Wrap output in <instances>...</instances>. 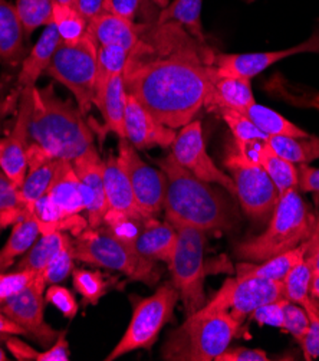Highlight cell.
I'll return each instance as SVG.
<instances>
[{"label":"cell","mask_w":319,"mask_h":361,"mask_svg":"<svg viewBox=\"0 0 319 361\" xmlns=\"http://www.w3.org/2000/svg\"><path fill=\"white\" fill-rule=\"evenodd\" d=\"M45 290L46 283L38 274L26 290L0 304V311L15 321L25 331V336L44 347H49L62 331H56L45 321Z\"/></svg>","instance_id":"cell-14"},{"label":"cell","mask_w":319,"mask_h":361,"mask_svg":"<svg viewBox=\"0 0 319 361\" xmlns=\"http://www.w3.org/2000/svg\"><path fill=\"white\" fill-rule=\"evenodd\" d=\"M87 32L96 47L117 45L132 51L139 39V23L102 12L88 22Z\"/></svg>","instance_id":"cell-22"},{"label":"cell","mask_w":319,"mask_h":361,"mask_svg":"<svg viewBox=\"0 0 319 361\" xmlns=\"http://www.w3.org/2000/svg\"><path fill=\"white\" fill-rule=\"evenodd\" d=\"M177 242V229L168 222L156 218L146 219L134 242L138 254L153 262L170 264Z\"/></svg>","instance_id":"cell-21"},{"label":"cell","mask_w":319,"mask_h":361,"mask_svg":"<svg viewBox=\"0 0 319 361\" xmlns=\"http://www.w3.org/2000/svg\"><path fill=\"white\" fill-rule=\"evenodd\" d=\"M149 2H151V4H153V5H156L157 8H161V9H164L165 6H168L170 0H149Z\"/></svg>","instance_id":"cell-59"},{"label":"cell","mask_w":319,"mask_h":361,"mask_svg":"<svg viewBox=\"0 0 319 361\" xmlns=\"http://www.w3.org/2000/svg\"><path fill=\"white\" fill-rule=\"evenodd\" d=\"M203 0H173L168 6L158 11L157 22H175L182 25L196 39L206 42L201 25Z\"/></svg>","instance_id":"cell-30"},{"label":"cell","mask_w":319,"mask_h":361,"mask_svg":"<svg viewBox=\"0 0 319 361\" xmlns=\"http://www.w3.org/2000/svg\"><path fill=\"white\" fill-rule=\"evenodd\" d=\"M313 274L309 261L305 258L301 261L292 271L282 281L283 283V297L289 302L298 304L304 308L316 302L311 295V282Z\"/></svg>","instance_id":"cell-38"},{"label":"cell","mask_w":319,"mask_h":361,"mask_svg":"<svg viewBox=\"0 0 319 361\" xmlns=\"http://www.w3.org/2000/svg\"><path fill=\"white\" fill-rule=\"evenodd\" d=\"M78 176L89 228H99L108 210L104 189V160L95 147L73 161Z\"/></svg>","instance_id":"cell-18"},{"label":"cell","mask_w":319,"mask_h":361,"mask_svg":"<svg viewBox=\"0 0 319 361\" xmlns=\"http://www.w3.org/2000/svg\"><path fill=\"white\" fill-rule=\"evenodd\" d=\"M157 15L139 23V39L123 77L130 95L177 130L207 105L216 52L179 23H158Z\"/></svg>","instance_id":"cell-1"},{"label":"cell","mask_w":319,"mask_h":361,"mask_svg":"<svg viewBox=\"0 0 319 361\" xmlns=\"http://www.w3.org/2000/svg\"><path fill=\"white\" fill-rule=\"evenodd\" d=\"M48 196L66 214H81L85 210L80 180L73 161L59 160Z\"/></svg>","instance_id":"cell-25"},{"label":"cell","mask_w":319,"mask_h":361,"mask_svg":"<svg viewBox=\"0 0 319 361\" xmlns=\"http://www.w3.org/2000/svg\"><path fill=\"white\" fill-rule=\"evenodd\" d=\"M219 114L227 124V127L233 135V141L236 144H239V146H247V144L269 140V137L266 134H263L244 113L234 111V110H226L225 108V110L219 111Z\"/></svg>","instance_id":"cell-42"},{"label":"cell","mask_w":319,"mask_h":361,"mask_svg":"<svg viewBox=\"0 0 319 361\" xmlns=\"http://www.w3.org/2000/svg\"><path fill=\"white\" fill-rule=\"evenodd\" d=\"M39 235L41 229L38 224L33 221L32 216L25 213L23 218L12 226L8 242L0 249V272H5L9 267H12L18 257L25 255L33 243L37 242Z\"/></svg>","instance_id":"cell-29"},{"label":"cell","mask_w":319,"mask_h":361,"mask_svg":"<svg viewBox=\"0 0 319 361\" xmlns=\"http://www.w3.org/2000/svg\"><path fill=\"white\" fill-rule=\"evenodd\" d=\"M25 38H27L16 9L6 0H0V62L18 65L23 62Z\"/></svg>","instance_id":"cell-26"},{"label":"cell","mask_w":319,"mask_h":361,"mask_svg":"<svg viewBox=\"0 0 319 361\" xmlns=\"http://www.w3.org/2000/svg\"><path fill=\"white\" fill-rule=\"evenodd\" d=\"M39 272L35 271H15L11 274L0 272V304L8 298L22 293L32 282L37 279Z\"/></svg>","instance_id":"cell-43"},{"label":"cell","mask_w":319,"mask_h":361,"mask_svg":"<svg viewBox=\"0 0 319 361\" xmlns=\"http://www.w3.org/2000/svg\"><path fill=\"white\" fill-rule=\"evenodd\" d=\"M173 226L177 229V242L168 268L171 282L180 294L187 315H190L207 302L204 295L206 232L184 224Z\"/></svg>","instance_id":"cell-7"},{"label":"cell","mask_w":319,"mask_h":361,"mask_svg":"<svg viewBox=\"0 0 319 361\" xmlns=\"http://www.w3.org/2000/svg\"><path fill=\"white\" fill-rule=\"evenodd\" d=\"M65 334L66 333L62 331L56 338V341L52 345H49L48 350L39 353L37 361H68L70 354H69V343Z\"/></svg>","instance_id":"cell-52"},{"label":"cell","mask_w":319,"mask_h":361,"mask_svg":"<svg viewBox=\"0 0 319 361\" xmlns=\"http://www.w3.org/2000/svg\"><path fill=\"white\" fill-rule=\"evenodd\" d=\"M171 154L179 161V164H182L197 178L211 185H218L236 197L233 178L230 174L220 170L215 160L207 153L201 123L199 120L190 121L177 133L171 146Z\"/></svg>","instance_id":"cell-13"},{"label":"cell","mask_w":319,"mask_h":361,"mask_svg":"<svg viewBox=\"0 0 319 361\" xmlns=\"http://www.w3.org/2000/svg\"><path fill=\"white\" fill-rule=\"evenodd\" d=\"M318 216L296 189L280 195L279 203L259 236L242 242L236 255L240 261L262 262L308 242L316 229Z\"/></svg>","instance_id":"cell-4"},{"label":"cell","mask_w":319,"mask_h":361,"mask_svg":"<svg viewBox=\"0 0 319 361\" xmlns=\"http://www.w3.org/2000/svg\"><path fill=\"white\" fill-rule=\"evenodd\" d=\"M305 310L309 317V330L299 345L305 360H315L319 357V304L313 302Z\"/></svg>","instance_id":"cell-46"},{"label":"cell","mask_w":319,"mask_h":361,"mask_svg":"<svg viewBox=\"0 0 319 361\" xmlns=\"http://www.w3.org/2000/svg\"><path fill=\"white\" fill-rule=\"evenodd\" d=\"M94 131L80 106L56 95L54 84L33 90L27 163L74 161L95 147Z\"/></svg>","instance_id":"cell-2"},{"label":"cell","mask_w":319,"mask_h":361,"mask_svg":"<svg viewBox=\"0 0 319 361\" xmlns=\"http://www.w3.org/2000/svg\"><path fill=\"white\" fill-rule=\"evenodd\" d=\"M285 298L282 281L261 278H230L226 279L218 294L207 301L199 311L229 312L243 324L259 307Z\"/></svg>","instance_id":"cell-11"},{"label":"cell","mask_w":319,"mask_h":361,"mask_svg":"<svg viewBox=\"0 0 319 361\" xmlns=\"http://www.w3.org/2000/svg\"><path fill=\"white\" fill-rule=\"evenodd\" d=\"M130 51L117 45L98 47L96 54V84H95V98L94 105H98L106 84L115 75L124 74Z\"/></svg>","instance_id":"cell-32"},{"label":"cell","mask_w":319,"mask_h":361,"mask_svg":"<svg viewBox=\"0 0 319 361\" xmlns=\"http://www.w3.org/2000/svg\"><path fill=\"white\" fill-rule=\"evenodd\" d=\"M269 146L294 164H309L319 160V137H269Z\"/></svg>","instance_id":"cell-34"},{"label":"cell","mask_w":319,"mask_h":361,"mask_svg":"<svg viewBox=\"0 0 319 361\" xmlns=\"http://www.w3.org/2000/svg\"><path fill=\"white\" fill-rule=\"evenodd\" d=\"M255 95L251 85V80L225 75L215 71L211 82V94L206 108L210 110H234L244 113L247 108L255 104Z\"/></svg>","instance_id":"cell-19"},{"label":"cell","mask_w":319,"mask_h":361,"mask_svg":"<svg viewBox=\"0 0 319 361\" xmlns=\"http://www.w3.org/2000/svg\"><path fill=\"white\" fill-rule=\"evenodd\" d=\"M299 54H319V29L312 33L309 39L301 42L292 48L275 51V52H251V54H218L215 58L216 71L225 75L242 77L252 80L261 72Z\"/></svg>","instance_id":"cell-16"},{"label":"cell","mask_w":319,"mask_h":361,"mask_svg":"<svg viewBox=\"0 0 319 361\" xmlns=\"http://www.w3.org/2000/svg\"><path fill=\"white\" fill-rule=\"evenodd\" d=\"M5 343L12 353V355L19 361H37L39 351L26 344L25 341L19 340L18 336H9L5 338Z\"/></svg>","instance_id":"cell-53"},{"label":"cell","mask_w":319,"mask_h":361,"mask_svg":"<svg viewBox=\"0 0 319 361\" xmlns=\"http://www.w3.org/2000/svg\"><path fill=\"white\" fill-rule=\"evenodd\" d=\"M61 44V38L54 25L45 26V30L42 32L41 38L35 44L29 55L23 59L22 68L18 77V92L20 94L26 88L37 87L38 80L42 74H45L51 59Z\"/></svg>","instance_id":"cell-24"},{"label":"cell","mask_w":319,"mask_h":361,"mask_svg":"<svg viewBox=\"0 0 319 361\" xmlns=\"http://www.w3.org/2000/svg\"><path fill=\"white\" fill-rule=\"evenodd\" d=\"M308 249H306V259L311 264L312 268V274L319 275V239L316 238H311L308 242Z\"/></svg>","instance_id":"cell-56"},{"label":"cell","mask_w":319,"mask_h":361,"mask_svg":"<svg viewBox=\"0 0 319 361\" xmlns=\"http://www.w3.org/2000/svg\"><path fill=\"white\" fill-rule=\"evenodd\" d=\"M179 301L180 294L171 281L160 285L153 295L134 301L130 326L105 360L113 361L137 350L151 348L165 324L173 318L174 308Z\"/></svg>","instance_id":"cell-8"},{"label":"cell","mask_w":319,"mask_h":361,"mask_svg":"<svg viewBox=\"0 0 319 361\" xmlns=\"http://www.w3.org/2000/svg\"><path fill=\"white\" fill-rule=\"evenodd\" d=\"M128 101V92L125 90L123 74L115 75L106 84V88L98 102V108L104 118L102 133H113L120 140H125V108Z\"/></svg>","instance_id":"cell-27"},{"label":"cell","mask_w":319,"mask_h":361,"mask_svg":"<svg viewBox=\"0 0 319 361\" xmlns=\"http://www.w3.org/2000/svg\"><path fill=\"white\" fill-rule=\"evenodd\" d=\"M104 4L105 0H75L74 8L89 22L104 12Z\"/></svg>","instance_id":"cell-54"},{"label":"cell","mask_w":319,"mask_h":361,"mask_svg":"<svg viewBox=\"0 0 319 361\" xmlns=\"http://www.w3.org/2000/svg\"><path fill=\"white\" fill-rule=\"evenodd\" d=\"M244 114L249 117L254 124L268 137H306L309 133H306L304 128L295 126L292 121H289L287 117L270 110V108L259 104H254L252 106L247 108Z\"/></svg>","instance_id":"cell-33"},{"label":"cell","mask_w":319,"mask_h":361,"mask_svg":"<svg viewBox=\"0 0 319 361\" xmlns=\"http://www.w3.org/2000/svg\"><path fill=\"white\" fill-rule=\"evenodd\" d=\"M54 4H61V5H69V6H74L75 0H54Z\"/></svg>","instance_id":"cell-60"},{"label":"cell","mask_w":319,"mask_h":361,"mask_svg":"<svg viewBox=\"0 0 319 361\" xmlns=\"http://www.w3.org/2000/svg\"><path fill=\"white\" fill-rule=\"evenodd\" d=\"M223 163L233 178L236 197L243 212L254 221L269 222L280 193L268 173L258 163L247 159L234 141L227 147Z\"/></svg>","instance_id":"cell-10"},{"label":"cell","mask_w":319,"mask_h":361,"mask_svg":"<svg viewBox=\"0 0 319 361\" xmlns=\"http://www.w3.org/2000/svg\"><path fill=\"white\" fill-rule=\"evenodd\" d=\"M311 295L315 300H319V275H315L311 282Z\"/></svg>","instance_id":"cell-58"},{"label":"cell","mask_w":319,"mask_h":361,"mask_svg":"<svg viewBox=\"0 0 319 361\" xmlns=\"http://www.w3.org/2000/svg\"><path fill=\"white\" fill-rule=\"evenodd\" d=\"M25 209L19 188L0 170V212Z\"/></svg>","instance_id":"cell-48"},{"label":"cell","mask_w":319,"mask_h":361,"mask_svg":"<svg viewBox=\"0 0 319 361\" xmlns=\"http://www.w3.org/2000/svg\"><path fill=\"white\" fill-rule=\"evenodd\" d=\"M298 166V190L306 193H319V169L309 164Z\"/></svg>","instance_id":"cell-51"},{"label":"cell","mask_w":319,"mask_h":361,"mask_svg":"<svg viewBox=\"0 0 319 361\" xmlns=\"http://www.w3.org/2000/svg\"><path fill=\"white\" fill-rule=\"evenodd\" d=\"M243 333V324L229 312L196 311L168 334L161 357L171 361L216 360Z\"/></svg>","instance_id":"cell-5"},{"label":"cell","mask_w":319,"mask_h":361,"mask_svg":"<svg viewBox=\"0 0 319 361\" xmlns=\"http://www.w3.org/2000/svg\"><path fill=\"white\" fill-rule=\"evenodd\" d=\"M312 238L319 239V219H318V225H316V229H315V233H313V236H312Z\"/></svg>","instance_id":"cell-62"},{"label":"cell","mask_w":319,"mask_h":361,"mask_svg":"<svg viewBox=\"0 0 319 361\" xmlns=\"http://www.w3.org/2000/svg\"><path fill=\"white\" fill-rule=\"evenodd\" d=\"M256 163L268 173L280 195L298 188V166L279 156L269 142L261 149Z\"/></svg>","instance_id":"cell-31"},{"label":"cell","mask_w":319,"mask_h":361,"mask_svg":"<svg viewBox=\"0 0 319 361\" xmlns=\"http://www.w3.org/2000/svg\"><path fill=\"white\" fill-rule=\"evenodd\" d=\"M125 140L137 150L173 146L177 131L158 121L149 110L128 94L125 108Z\"/></svg>","instance_id":"cell-17"},{"label":"cell","mask_w":319,"mask_h":361,"mask_svg":"<svg viewBox=\"0 0 319 361\" xmlns=\"http://www.w3.org/2000/svg\"><path fill=\"white\" fill-rule=\"evenodd\" d=\"M25 210L33 221L38 224L41 235L62 232L69 233L74 238L78 236L84 229L88 228V219L82 218L81 214H66L63 213L48 195L39 200L33 202L29 206H25Z\"/></svg>","instance_id":"cell-23"},{"label":"cell","mask_w":319,"mask_h":361,"mask_svg":"<svg viewBox=\"0 0 319 361\" xmlns=\"http://www.w3.org/2000/svg\"><path fill=\"white\" fill-rule=\"evenodd\" d=\"M15 9L26 36H29L38 27L51 25L54 0H16Z\"/></svg>","instance_id":"cell-40"},{"label":"cell","mask_w":319,"mask_h":361,"mask_svg":"<svg viewBox=\"0 0 319 361\" xmlns=\"http://www.w3.org/2000/svg\"><path fill=\"white\" fill-rule=\"evenodd\" d=\"M98 47L87 35L75 44L61 42L51 59L45 74L62 84L75 97L84 116L91 111L96 84Z\"/></svg>","instance_id":"cell-9"},{"label":"cell","mask_w":319,"mask_h":361,"mask_svg":"<svg viewBox=\"0 0 319 361\" xmlns=\"http://www.w3.org/2000/svg\"><path fill=\"white\" fill-rule=\"evenodd\" d=\"M65 239V233L52 232L41 236L38 242H35L33 246L26 252L23 258L16 264L18 271H35L42 272L51 259L56 255V252L61 249Z\"/></svg>","instance_id":"cell-36"},{"label":"cell","mask_w":319,"mask_h":361,"mask_svg":"<svg viewBox=\"0 0 319 361\" xmlns=\"http://www.w3.org/2000/svg\"><path fill=\"white\" fill-rule=\"evenodd\" d=\"M157 164L167 177L165 221L196 226L206 233L233 228L236 212L220 190L187 171L171 153Z\"/></svg>","instance_id":"cell-3"},{"label":"cell","mask_w":319,"mask_h":361,"mask_svg":"<svg viewBox=\"0 0 319 361\" xmlns=\"http://www.w3.org/2000/svg\"><path fill=\"white\" fill-rule=\"evenodd\" d=\"M269 355L261 348L227 347L216 361H268Z\"/></svg>","instance_id":"cell-50"},{"label":"cell","mask_w":319,"mask_h":361,"mask_svg":"<svg viewBox=\"0 0 319 361\" xmlns=\"http://www.w3.org/2000/svg\"><path fill=\"white\" fill-rule=\"evenodd\" d=\"M104 189L108 210L128 214L135 219H146L137 206L130 180L114 154L104 160Z\"/></svg>","instance_id":"cell-20"},{"label":"cell","mask_w":319,"mask_h":361,"mask_svg":"<svg viewBox=\"0 0 319 361\" xmlns=\"http://www.w3.org/2000/svg\"><path fill=\"white\" fill-rule=\"evenodd\" d=\"M33 90L26 88L20 92V104L12 131L0 138V170L20 188L27 174V147H29V123L33 110Z\"/></svg>","instance_id":"cell-15"},{"label":"cell","mask_w":319,"mask_h":361,"mask_svg":"<svg viewBox=\"0 0 319 361\" xmlns=\"http://www.w3.org/2000/svg\"><path fill=\"white\" fill-rule=\"evenodd\" d=\"M117 159L124 169L137 202V206L146 219L156 218L164 210L167 177L163 170L149 166L137 153L128 140H120Z\"/></svg>","instance_id":"cell-12"},{"label":"cell","mask_w":319,"mask_h":361,"mask_svg":"<svg viewBox=\"0 0 319 361\" xmlns=\"http://www.w3.org/2000/svg\"><path fill=\"white\" fill-rule=\"evenodd\" d=\"M73 283L75 291L82 297L85 305H96L108 293V282L99 271L75 268L73 271Z\"/></svg>","instance_id":"cell-41"},{"label":"cell","mask_w":319,"mask_h":361,"mask_svg":"<svg viewBox=\"0 0 319 361\" xmlns=\"http://www.w3.org/2000/svg\"><path fill=\"white\" fill-rule=\"evenodd\" d=\"M25 209L18 210H4L0 212V231H4L9 226H13L18 221H20L25 216Z\"/></svg>","instance_id":"cell-57"},{"label":"cell","mask_w":319,"mask_h":361,"mask_svg":"<svg viewBox=\"0 0 319 361\" xmlns=\"http://www.w3.org/2000/svg\"><path fill=\"white\" fill-rule=\"evenodd\" d=\"M45 300H46V302H49L55 308H58L63 314L65 318L73 319L78 314V310H80L78 302H77L74 294L65 286H61L58 283L49 285L46 288Z\"/></svg>","instance_id":"cell-45"},{"label":"cell","mask_w":319,"mask_h":361,"mask_svg":"<svg viewBox=\"0 0 319 361\" xmlns=\"http://www.w3.org/2000/svg\"><path fill=\"white\" fill-rule=\"evenodd\" d=\"M6 360H9V358H8V355L5 354V351L2 350V347H0V361H6Z\"/></svg>","instance_id":"cell-61"},{"label":"cell","mask_w":319,"mask_h":361,"mask_svg":"<svg viewBox=\"0 0 319 361\" xmlns=\"http://www.w3.org/2000/svg\"><path fill=\"white\" fill-rule=\"evenodd\" d=\"M144 4L146 0H105L104 12L135 22V18L139 15Z\"/></svg>","instance_id":"cell-49"},{"label":"cell","mask_w":319,"mask_h":361,"mask_svg":"<svg viewBox=\"0 0 319 361\" xmlns=\"http://www.w3.org/2000/svg\"><path fill=\"white\" fill-rule=\"evenodd\" d=\"M75 239V258L80 262L114 269L131 281L156 285L161 276L157 262L141 257L135 246L115 236L106 226L87 228Z\"/></svg>","instance_id":"cell-6"},{"label":"cell","mask_w":319,"mask_h":361,"mask_svg":"<svg viewBox=\"0 0 319 361\" xmlns=\"http://www.w3.org/2000/svg\"><path fill=\"white\" fill-rule=\"evenodd\" d=\"M58 163L59 160H44L39 163L29 164L25 182L19 188L20 197L25 206H29L48 195Z\"/></svg>","instance_id":"cell-35"},{"label":"cell","mask_w":319,"mask_h":361,"mask_svg":"<svg viewBox=\"0 0 319 361\" xmlns=\"http://www.w3.org/2000/svg\"><path fill=\"white\" fill-rule=\"evenodd\" d=\"M9 336H25V331L15 321H12L0 311V338H6Z\"/></svg>","instance_id":"cell-55"},{"label":"cell","mask_w":319,"mask_h":361,"mask_svg":"<svg viewBox=\"0 0 319 361\" xmlns=\"http://www.w3.org/2000/svg\"><path fill=\"white\" fill-rule=\"evenodd\" d=\"M283 331L291 334L298 343L305 337L309 330V317L304 307L289 302L285 307V319H283Z\"/></svg>","instance_id":"cell-44"},{"label":"cell","mask_w":319,"mask_h":361,"mask_svg":"<svg viewBox=\"0 0 319 361\" xmlns=\"http://www.w3.org/2000/svg\"><path fill=\"white\" fill-rule=\"evenodd\" d=\"M51 25L55 26L63 44L78 42L88 30V22L74 6L61 4H54Z\"/></svg>","instance_id":"cell-37"},{"label":"cell","mask_w":319,"mask_h":361,"mask_svg":"<svg viewBox=\"0 0 319 361\" xmlns=\"http://www.w3.org/2000/svg\"><path fill=\"white\" fill-rule=\"evenodd\" d=\"M288 304V300L282 298L269 304H265L259 307L256 311L251 314V318L261 326H270L276 329L283 327V319H285V307Z\"/></svg>","instance_id":"cell-47"},{"label":"cell","mask_w":319,"mask_h":361,"mask_svg":"<svg viewBox=\"0 0 319 361\" xmlns=\"http://www.w3.org/2000/svg\"><path fill=\"white\" fill-rule=\"evenodd\" d=\"M306 242L301 246L291 249L285 254H280L265 259L262 262L239 264L236 268V278H261L270 281H283L285 276L306 257Z\"/></svg>","instance_id":"cell-28"},{"label":"cell","mask_w":319,"mask_h":361,"mask_svg":"<svg viewBox=\"0 0 319 361\" xmlns=\"http://www.w3.org/2000/svg\"><path fill=\"white\" fill-rule=\"evenodd\" d=\"M75 239L69 233H65L63 243L61 249L56 252V255L51 259L48 267L39 272L44 278L46 286L54 283H61L65 281L73 271L75 269L74 261H75Z\"/></svg>","instance_id":"cell-39"}]
</instances>
